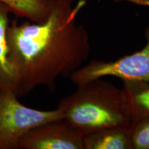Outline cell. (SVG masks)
I'll return each instance as SVG.
<instances>
[{
	"mask_svg": "<svg viewBox=\"0 0 149 149\" xmlns=\"http://www.w3.org/2000/svg\"><path fill=\"white\" fill-rule=\"evenodd\" d=\"M86 3V0H54L44 22H13L9 25V58L18 97L41 86L53 91L59 77H70L87 61L90 36L77 23Z\"/></svg>",
	"mask_w": 149,
	"mask_h": 149,
	"instance_id": "obj_1",
	"label": "cell"
},
{
	"mask_svg": "<svg viewBox=\"0 0 149 149\" xmlns=\"http://www.w3.org/2000/svg\"><path fill=\"white\" fill-rule=\"evenodd\" d=\"M57 108L64 120L84 137L105 128L129 127L132 120L124 89L104 77L77 85Z\"/></svg>",
	"mask_w": 149,
	"mask_h": 149,
	"instance_id": "obj_2",
	"label": "cell"
},
{
	"mask_svg": "<svg viewBox=\"0 0 149 149\" xmlns=\"http://www.w3.org/2000/svg\"><path fill=\"white\" fill-rule=\"evenodd\" d=\"M64 120L58 108L41 111L24 105L13 91L0 89V149H19L22 137L33 128Z\"/></svg>",
	"mask_w": 149,
	"mask_h": 149,
	"instance_id": "obj_3",
	"label": "cell"
},
{
	"mask_svg": "<svg viewBox=\"0 0 149 149\" xmlns=\"http://www.w3.org/2000/svg\"><path fill=\"white\" fill-rule=\"evenodd\" d=\"M146 44L140 51L124 56L115 61L92 60L70 75L76 86L91 80L115 77L122 81H149V26L144 31Z\"/></svg>",
	"mask_w": 149,
	"mask_h": 149,
	"instance_id": "obj_4",
	"label": "cell"
},
{
	"mask_svg": "<svg viewBox=\"0 0 149 149\" xmlns=\"http://www.w3.org/2000/svg\"><path fill=\"white\" fill-rule=\"evenodd\" d=\"M84 136L64 120L33 128L24 135L19 149H84Z\"/></svg>",
	"mask_w": 149,
	"mask_h": 149,
	"instance_id": "obj_5",
	"label": "cell"
},
{
	"mask_svg": "<svg viewBox=\"0 0 149 149\" xmlns=\"http://www.w3.org/2000/svg\"><path fill=\"white\" fill-rule=\"evenodd\" d=\"M129 127L102 129L84 137V149H133Z\"/></svg>",
	"mask_w": 149,
	"mask_h": 149,
	"instance_id": "obj_6",
	"label": "cell"
},
{
	"mask_svg": "<svg viewBox=\"0 0 149 149\" xmlns=\"http://www.w3.org/2000/svg\"><path fill=\"white\" fill-rule=\"evenodd\" d=\"M8 6L0 1V89L11 90L15 92V74L9 58V48L7 31L9 26Z\"/></svg>",
	"mask_w": 149,
	"mask_h": 149,
	"instance_id": "obj_7",
	"label": "cell"
},
{
	"mask_svg": "<svg viewBox=\"0 0 149 149\" xmlns=\"http://www.w3.org/2000/svg\"><path fill=\"white\" fill-rule=\"evenodd\" d=\"M122 81V88L126 93L132 120L149 117V81Z\"/></svg>",
	"mask_w": 149,
	"mask_h": 149,
	"instance_id": "obj_8",
	"label": "cell"
},
{
	"mask_svg": "<svg viewBox=\"0 0 149 149\" xmlns=\"http://www.w3.org/2000/svg\"><path fill=\"white\" fill-rule=\"evenodd\" d=\"M0 1L5 3L15 15L33 22H42L46 19L54 3V0H0Z\"/></svg>",
	"mask_w": 149,
	"mask_h": 149,
	"instance_id": "obj_9",
	"label": "cell"
},
{
	"mask_svg": "<svg viewBox=\"0 0 149 149\" xmlns=\"http://www.w3.org/2000/svg\"><path fill=\"white\" fill-rule=\"evenodd\" d=\"M128 130L133 149H149V117L132 120Z\"/></svg>",
	"mask_w": 149,
	"mask_h": 149,
	"instance_id": "obj_10",
	"label": "cell"
},
{
	"mask_svg": "<svg viewBox=\"0 0 149 149\" xmlns=\"http://www.w3.org/2000/svg\"><path fill=\"white\" fill-rule=\"evenodd\" d=\"M117 1H126L134 4L149 7V0H116Z\"/></svg>",
	"mask_w": 149,
	"mask_h": 149,
	"instance_id": "obj_11",
	"label": "cell"
}]
</instances>
